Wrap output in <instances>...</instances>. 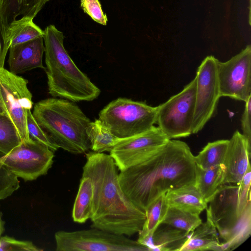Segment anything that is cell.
Returning <instances> with one entry per match:
<instances>
[{
  "label": "cell",
  "mask_w": 251,
  "mask_h": 251,
  "mask_svg": "<svg viewBox=\"0 0 251 251\" xmlns=\"http://www.w3.org/2000/svg\"><path fill=\"white\" fill-rule=\"evenodd\" d=\"M194 155L184 142L170 139L141 162L120 171L119 180L131 201L144 211L158 197L195 184Z\"/></svg>",
  "instance_id": "6da1fadb"
},
{
  "label": "cell",
  "mask_w": 251,
  "mask_h": 251,
  "mask_svg": "<svg viewBox=\"0 0 251 251\" xmlns=\"http://www.w3.org/2000/svg\"><path fill=\"white\" fill-rule=\"evenodd\" d=\"M86 157L82 176L90 177L93 185L91 227L126 236L138 233L145 223V212L122 189L113 158L93 151Z\"/></svg>",
  "instance_id": "7a4b0ae2"
},
{
  "label": "cell",
  "mask_w": 251,
  "mask_h": 251,
  "mask_svg": "<svg viewBox=\"0 0 251 251\" xmlns=\"http://www.w3.org/2000/svg\"><path fill=\"white\" fill-rule=\"evenodd\" d=\"M45 68L49 92L73 102L92 101L100 89L77 67L66 50L63 32L50 25L44 30Z\"/></svg>",
  "instance_id": "3957f363"
},
{
  "label": "cell",
  "mask_w": 251,
  "mask_h": 251,
  "mask_svg": "<svg viewBox=\"0 0 251 251\" xmlns=\"http://www.w3.org/2000/svg\"><path fill=\"white\" fill-rule=\"evenodd\" d=\"M32 115L43 132L59 148L73 154L87 151L86 128L90 120L74 102L50 98L35 103Z\"/></svg>",
  "instance_id": "277c9868"
},
{
  "label": "cell",
  "mask_w": 251,
  "mask_h": 251,
  "mask_svg": "<svg viewBox=\"0 0 251 251\" xmlns=\"http://www.w3.org/2000/svg\"><path fill=\"white\" fill-rule=\"evenodd\" d=\"M157 107L119 98L106 105L99 120L118 138L133 136L151 129L156 121Z\"/></svg>",
  "instance_id": "5b68a950"
},
{
  "label": "cell",
  "mask_w": 251,
  "mask_h": 251,
  "mask_svg": "<svg viewBox=\"0 0 251 251\" xmlns=\"http://www.w3.org/2000/svg\"><path fill=\"white\" fill-rule=\"evenodd\" d=\"M57 251H147L149 248L126 236L97 228L73 231L60 230L54 235Z\"/></svg>",
  "instance_id": "8992f818"
},
{
  "label": "cell",
  "mask_w": 251,
  "mask_h": 251,
  "mask_svg": "<svg viewBox=\"0 0 251 251\" xmlns=\"http://www.w3.org/2000/svg\"><path fill=\"white\" fill-rule=\"evenodd\" d=\"M196 87L195 77L180 92L156 106V123L169 139L192 134Z\"/></svg>",
  "instance_id": "52a82bcc"
},
{
  "label": "cell",
  "mask_w": 251,
  "mask_h": 251,
  "mask_svg": "<svg viewBox=\"0 0 251 251\" xmlns=\"http://www.w3.org/2000/svg\"><path fill=\"white\" fill-rule=\"evenodd\" d=\"M54 151L38 141H22L0 158L3 165L17 177L32 181L45 175L53 163Z\"/></svg>",
  "instance_id": "ba28073f"
},
{
  "label": "cell",
  "mask_w": 251,
  "mask_h": 251,
  "mask_svg": "<svg viewBox=\"0 0 251 251\" xmlns=\"http://www.w3.org/2000/svg\"><path fill=\"white\" fill-rule=\"evenodd\" d=\"M218 61L214 56H207L197 69L192 134L201 131L212 118L221 97L217 75Z\"/></svg>",
  "instance_id": "9c48e42d"
},
{
  "label": "cell",
  "mask_w": 251,
  "mask_h": 251,
  "mask_svg": "<svg viewBox=\"0 0 251 251\" xmlns=\"http://www.w3.org/2000/svg\"><path fill=\"white\" fill-rule=\"evenodd\" d=\"M26 79L0 69V98L8 115L16 126L22 141L30 140L26 125V112L31 109L32 95Z\"/></svg>",
  "instance_id": "30bf717a"
},
{
  "label": "cell",
  "mask_w": 251,
  "mask_h": 251,
  "mask_svg": "<svg viewBox=\"0 0 251 251\" xmlns=\"http://www.w3.org/2000/svg\"><path fill=\"white\" fill-rule=\"evenodd\" d=\"M221 97L246 102L251 96V46L226 62H218Z\"/></svg>",
  "instance_id": "8fae6325"
},
{
  "label": "cell",
  "mask_w": 251,
  "mask_h": 251,
  "mask_svg": "<svg viewBox=\"0 0 251 251\" xmlns=\"http://www.w3.org/2000/svg\"><path fill=\"white\" fill-rule=\"evenodd\" d=\"M169 140L157 126L142 133L119 139L110 151L120 171L137 165Z\"/></svg>",
  "instance_id": "7c38bea8"
},
{
  "label": "cell",
  "mask_w": 251,
  "mask_h": 251,
  "mask_svg": "<svg viewBox=\"0 0 251 251\" xmlns=\"http://www.w3.org/2000/svg\"><path fill=\"white\" fill-rule=\"evenodd\" d=\"M238 185L222 184L206 208L207 219L223 239L235 227L240 217L237 213Z\"/></svg>",
  "instance_id": "4fadbf2b"
},
{
  "label": "cell",
  "mask_w": 251,
  "mask_h": 251,
  "mask_svg": "<svg viewBox=\"0 0 251 251\" xmlns=\"http://www.w3.org/2000/svg\"><path fill=\"white\" fill-rule=\"evenodd\" d=\"M228 144L223 163L224 167L222 184L238 185L250 165L251 144L236 130Z\"/></svg>",
  "instance_id": "5bb4252c"
},
{
  "label": "cell",
  "mask_w": 251,
  "mask_h": 251,
  "mask_svg": "<svg viewBox=\"0 0 251 251\" xmlns=\"http://www.w3.org/2000/svg\"><path fill=\"white\" fill-rule=\"evenodd\" d=\"M43 36L9 48V71L17 75L36 68L45 69L42 63L45 52Z\"/></svg>",
  "instance_id": "9a60e30c"
},
{
  "label": "cell",
  "mask_w": 251,
  "mask_h": 251,
  "mask_svg": "<svg viewBox=\"0 0 251 251\" xmlns=\"http://www.w3.org/2000/svg\"><path fill=\"white\" fill-rule=\"evenodd\" d=\"M49 0H0V25L5 37L8 26L18 17L33 19Z\"/></svg>",
  "instance_id": "2e32d148"
},
{
  "label": "cell",
  "mask_w": 251,
  "mask_h": 251,
  "mask_svg": "<svg viewBox=\"0 0 251 251\" xmlns=\"http://www.w3.org/2000/svg\"><path fill=\"white\" fill-rule=\"evenodd\" d=\"M165 197L169 206L198 215L207 207V203L194 184L171 190L165 194Z\"/></svg>",
  "instance_id": "e0dca14e"
},
{
  "label": "cell",
  "mask_w": 251,
  "mask_h": 251,
  "mask_svg": "<svg viewBox=\"0 0 251 251\" xmlns=\"http://www.w3.org/2000/svg\"><path fill=\"white\" fill-rule=\"evenodd\" d=\"M168 208L165 194L160 196L148 205L145 210L146 220L142 229L138 232L137 242L149 248L152 235L162 224Z\"/></svg>",
  "instance_id": "ac0fdd59"
},
{
  "label": "cell",
  "mask_w": 251,
  "mask_h": 251,
  "mask_svg": "<svg viewBox=\"0 0 251 251\" xmlns=\"http://www.w3.org/2000/svg\"><path fill=\"white\" fill-rule=\"evenodd\" d=\"M220 243L217 230L207 219L189 234L180 251H216Z\"/></svg>",
  "instance_id": "d6986e66"
},
{
  "label": "cell",
  "mask_w": 251,
  "mask_h": 251,
  "mask_svg": "<svg viewBox=\"0 0 251 251\" xmlns=\"http://www.w3.org/2000/svg\"><path fill=\"white\" fill-rule=\"evenodd\" d=\"M155 230L149 246L150 251H180L189 234L186 231L166 225Z\"/></svg>",
  "instance_id": "ffe728a7"
},
{
  "label": "cell",
  "mask_w": 251,
  "mask_h": 251,
  "mask_svg": "<svg viewBox=\"0 0 251 251\" xmlns=\"http://www.w3.org/2000/svg\"><path fill=\"white\" fill-rule=\"evenodd\" d=\"M224 171L223 164L208 169L196 165L194 185L207 203L223 184Z\"/></svg>",
  "instance_id": "44dd1931"
},
{
  "label": "cell",
  "mask_w": 251,
  "mask_h": 251,
  "mask_svg": "<svg viewBox=\"0 0 251 251\" xmlns=\"http://www.w3.org/2000/svg\"><path fill=\"white\" fill-rule=\"evenodd\" d=\"M93 185L90 177L83 176L74 203L72 217L75 222L82 224L90 219L93 212Z\"/></svg>",
  "instance_id": "7402d4cb"
},
{
  "label": "cell",
  "mask_w": 251,
  "mask_h": 251,
  "mask_svg": "<svg viewBox=\"0 0 251 251\" xmlns=\"http://www.w3.org/2000/svg\"><path fill=\"white\" fill-rule=\"evenodd\" d=\"M251 203L250 201L239 220L232 230L223 239L216 251H231L243 243L251 233Z\"/></svg>",
  "instance_id": "603a6c76"
},
{
  "label": "cell",
  "mask_w": 251,
  "mask_h": 251,
  "mask_svg": "<svg viewBox=\"0 0 251 251\" xmlns=\"http://www.w3.org/2000/svg\"><path fill=\"white\" fill-rule=\"evenodd\" d=\"M44 33L32 19L23 17L11 23L6 30V38L11 47L43 36Z\"/></svg>",
  "instance_id": "cb8c5ba5"
},
{
  "label": "cell",
  "mask_w": 251,
  "mask_h": 251,
  "mask_svg": "<svg viewBox=\"0 0 251 251\" xmlns=\"http://www.w3.org/2000/svg\"><path fill=\"white\" fill-rule=\"evenodd\" d=\"M86 131L90 143V149L97 152H110L120 139L114 135L99 119L90 122Z\"/></svg>",
  "instance_id": "d4e9b609"
},
{
  "label": "cell",
  "mask_w": 251,
  "mask_h": 251,
  "mask_svg": "<svg viewBox=\"0 0 251 251\" xmlns=\"http://www.w3.org/2000/svg\"><path fill=\"white\" fill-rule=\"evenodd\" d=\"M228 140H218L209 142L199 153L194 156L196 165L201 169H208L223 164Z\"/></svg>",
  "instance_id": "484cf974"
},
{
  "label": "cell",
  "mask_w": 251,
  "mask_h": 251,
  "mask_svg": "<svg viewBox=\"0 0 251 251\" xmlns=\"http://www.w3.org/2000/svg\"><path fill=\"white\" fill-rule=\"evenodd\" d=\"M201 223L202 221L199 215L197 214L169 206L162 224L190 233Z\"/></svg>",
  "instance_id": "4316f807"
},
{
  "label": "cell",
  "mask_w": 251,
  "mask_h": 251,
  "mask_svg": "<svg viewBox=\"0 0 251 251\" xmlns=\"http://www.w3.org/2000/svg\"><path fill=\"white\" fill-rule=\"evenodd\" d=\"M22 142L18 131L8 114H0V151L6 154Z\"/></svg>",
  "instance_id": "83f0119b"
},
{
  "label": "cell",
  "mask_w": 251,
  "mask_h": 251,
  "mask_svg": "<svg viewBox=\"0 0 251 251\" xmlns=\"http://www.w3.org/2000/svg\"><path fill=\"white\" fill-rule=\"evenodd\" d=\"M5 154L0 151V200L11 196L20 187L18 177L9 172L0 162Z\"/></svg>",
  "instance_id": "f1b7e54d"
},
{
  "label": "cell",
  "mask_w": 251,
  "mask_h": 251,
  "mask_svg": "<svg viewBox=\"0 0 251 251\" xmlns=\"http://www.w3.org/2000/svg\"><path fill=\"white\" fill-rule=\"evenodd\" d=\"M26 125L30 139L42 142L54 152L59 149L50 140L38 125L31 112V109H28L26 112Z\"/></svg>",
  "instance_id": "f546056e"
},
{
  "label": "cell",
  "mask_w": 251,
  "mask_h": 251,
  "mask_svg": "<svg viewBox=\"0 0 251 251\" xmlns=\"http://www.w3.org/2000/svg\"><path fill=\"white\" fill-rule=\"evenodd\" d=\"M251 168L250 166L238 185L237 213L240 217L251 201Z\"/></svg>",
  "instance_id": "4dcf8cb0"
},
{
  "label": "cell",
  "mask_w": 251,
  "mask_h": 251,
  "mask_svg": "<svg viewBox=\"0 0 251 251\" xmlns=\"http://www.w3.org/2000/svg\"><path fill=\"white\" fill-rule=\"evenodd\" d=\"M32 242L16 240L7 236L0 238V251H40Z\"/></svg>",
  "instance_id": "1f68e13d"
},
{
  "label": "cell",
  "mask_w": 251,
  "mask_h": 251,
  "mask_svg": "<svg viewBox=\"0 0 251 251\" xmlns=\"http://www.w3.org/2000/svg\"><path fill=\"white\" fill-rule=\"evenodd\" d=\"M80 6L84 12L94 21L102 25H106L107 18L99 0H80Z\"/></svg>",
  "instance_id": "d6a6232c"
},
{
  "label": "cell",
  "mask_w": 251,
  "mask_h": 251,
  "mask_svg": "<svg viewBox=\"0 0 251 251\" xmlns=\"http://www.w3.org/2000/svg\"><path fill=\"white\" fill-rule=\"evenodd\" d=\"M245 102L244 112L241 118V128L242 134L251 144V96Z\"/></svg>",
  "instance_id": "836d02e7"
},
{
  "label": "cell",
  "mask_w": 251,
  "mask_h": 251,
  "mask_svg": "<svg viewBox=\"0 0 251 251\" xmlns=\"http://www.w3.org/2000/svg\"><path fill=\"white\" fill-rule=\"evenodd\" d=\"M10 45L0 25V69L4 68L5 59Z\"/></svg>",
  "instance_id": "e575fe53"
},
{
  "label": "cell",
  "mask_w": 251,
  "mask_h": 251,
  "mask_svg": "<svg viewBox=\"0 0 251 251\" xmlns=\"http://www.w3.org/2000/svg\"><path fill=\"white\" fill-rule=\"evenodd\" d=\"M2 213L0 211V238L1 235L4 231V223L5 222L2 219Z\"/></svg>",
  "instance_id": "d590c367"
},
{
  "label": "cell",
  "mask_w": 251,
  "mask_h": 251,
  "mask_svg": "<svg viewBox=\"0 0 251 251\" xmlns=\"http://www.w3.org/2000/svg\"><path fill=\"white\" fill-rule=\"evenodd\" d=\"M7 113L0 98V114Z\"/></svg>",
  "instance_id": "8d00e7d4"
}]
</instances>
